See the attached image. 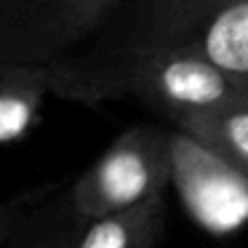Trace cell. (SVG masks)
<instances>
[{"label": "cell", "mask_w": 248, "mask_h": 248, "mask_svg": "<svg viewBox=\"0 0 248 248\" xmlns=\"http://www.w3.org/2000/svg\"><path fill=\"white\" fill-rule=\"evenodd\" d=\"M243 93H248L246 88L208 64L203 56L176 46L80 83L67 93L64 102L93 107L109 99H139L179 125L189 118L214 112Z\"/></svg>", "instance_id": "obj_1"}, {"label": "cell", "mask_w": 248, "mask_h": 248, "mask_svg": "<svg viewBox=\"0 0 248 248\" xmlns=\"http://www.w3.org/2000/svg\"><path fill=\"white\" fill-rule=\"evenodd\" d=\"M171 184V131L128 128L70 184L72 211L86 224L166 195Z\"/></svg>", "instance_id": "obj_2"}, {"label": "cell", "mask_w": 248, "mask_h": 248, "mask_svg": "<svg viewBox=\"0 0 248 248\" xmlns=\"http://www.w3.org/2000/svg\"><path fill=\"white\" fill-rule=\"evenodd\" d=\"M120 0H0V64L51 67L78 54Z\"/></svg>", "instance_id": "obj_3"}, {"label": "cell", "mask_w": 248, "mask_h": 248, "mask_svg": "<svg viewBox=\"0 0 248 248\" xmlns=\"http://www.w3.org/2000/svg\"><path fill=\"white\" fill-rule=\"evenodd\" d=\"M171 184L187 216L208 235L248 227V176L179 128L171 131Z\"/></svg>", "instance_id": "obj_4"}, {"label": "cell", "mask_w": 248, "mask_h": 248, "mask_svg": "<svg viewBox=\"0 0 248 248\" xmlns=\"http://www.w3.org/2000/svg\"><path fill=\"white\" fill-rule=\"evenodd\" d=\"M192 54L248 91V0H221L205 14L189 40Z\"/></svg>", "instance_id": "obj_5"}, {"label": "cell", "mask_w": 248, "mask_h": 248, "mask_svg": "<svg viewBox=\"0 0 248 248\" xmlns=\"http://www.w3.org/2000/svg\"><path fill=\"white\" fill-rule=\"evenodd\" d=\"M51 91V67L0 64V144L22 141L40 123Z\"/></svg>", "instance_id": "obj_6"}, {"label": "cell", "mask_w": 248, "mask_h": 248, "mask_svg": "<svg viewBox=\"0 0 248 248\" xmlns=\"http://www.w3.org/2000/svg\"><path fill=\"white\" fill-rule=\"evenodd\" d=\"M166 227V195L83 227L75 248H155Z\"/></svg>", "instance_id": "obj_7"}, {"label": "cell", "mask_w": 248, "mask_h": 248, "mask_svg": "<svg viewBox=\"0 0 248 248\" xmlns=\"http://www.w3.org/2000/svg\"><path fill=\"white\" fill-rule=\"evenodd\" d=\"M86 221L72 211L70 195L51 192L27 211L3 248H75Z\"/></svg>", "instance_id": "obj_8"}, {"label": "cell", "mask_w": 248, "mask_h": 248, "mask_svg": "<svg viewBox=\"0 0 248 248\" xmlns=\"http://www.w3.org/2000/svg\"><path fill=\"white\" fill-rule=\"evenodd\" d=\"M176 128L208 144L248 176V93L216 107L214 112L184 120Z\"/></svg>", "instance_id": "obj_9"}, {"label": "cell", "mask_w": 248, "mask_h": 248, "mask_svg": "<svg viewBox=\"0 0 248 248\" xmlns=\"http://www.w3.org/2000/svg\"><path fill=\"white\" fill-rule=\"evenodd\" d=\"M59 184H40V187H32V189H24V192L14 195V198L3 200L0 203V248L8 243V237L16 232V227L22 224V219L27 216L30 208L46 200L51 192H56Z\"/></svg>", "instance_id": "obj_10"}, {"label": "cell", "mask_w": 248, "mask_h": 248, "mask_svg": "<svg viewBox=\"0 0 248 248\" xmlns=\"http://www.w3.org/2000/svg\"><path fill=\"white\" fill-rule=\"evenodd\" d=\"M171 3H182V6H195V8H214L221 0H171Z\"/></svg>", "instance_id": "obj_11"}]
</instances>
